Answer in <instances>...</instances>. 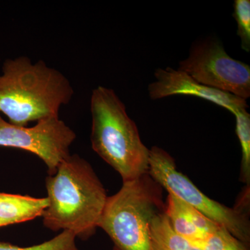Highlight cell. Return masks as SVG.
Listing matches in <instances>:
<instances>
[{
    "instance_id": "obj_1",
    "label": "cell",
    "mask_w": 250,
    "mask_h": 250,
    "mask_svg": "<svg viewBox=\"0 0 250 250\" xmlns=\"http://www.w3.org/2000/svg\"><path fill=\"white\" fill-rule=\"evenodd\" d=\"M49 205L42 216L46 228L71 231L85 241L99 227L108 196L92 166L75 154L46 178Z\"/></svg>"
},
{
    "instance_id": "obj_2",
    "label": "cell",
    "mask_w": 250,
    "mask_h": 250,
    "mask_svg": "<svg viewBox=\"0 0 250 250\" xmlns=\"http://www.w3.org/2000/svg\"><path fill=\"white\" fill-rule=\"evenodd\" d=\"M74 90L63 75L45 62L33 63L21 57L7 59L0 75V113L9 123L27 126L31 122L59 118V110L70 103Z\"/></svg>"
},
{
    "instance_id": "obj_3",
    "label": "cell",
    "mask_w": 250,
    "mask_h": 250,
    "mask_svg": "<svg viewBox=\"0 0 250 250\" xmlns=\"http://www.w3.org/2000/svg\"><path fill=\"white\" fill-rule=\"evenodd\" d=\"M90 112L93 150L119 173L123 182L147 174L149 149L114 90L104 86L94 89Z\"/></svg>"
},
{
    "instance_id": "obj_4",
    "label": "cell",
    "mask_w": 250,
    "mask_h": 250,
    "mask_svg": "<svg viewBox=\"0 0 250 250\" xmlns=\"http://www.w3.org/2000/svg\"><path fill=\"white\" fill-rule=\"evenodd\" d=\"M162 187L149 176L123 182L108 197L98 228L103 229L117 250H150V226L164 211Z\"/></svg>"
},
{
    "instance_id": "obj_5",
    "label": "cell",
    "mask_w": 250,
    "mask_h": 250,
    "mask_svg": "<svg viewBox=\"0 0 250 250\" xmlns=\"http://www.w3.org/2000/svg\"><path fill=\"white\" fill-rule=\"evenodd\" d=\"M148 174L168 193L201 212L249 246L250 225L244 212L237 207L229 208L207 197L177 170L173 158L164 149L158 147L149 149Z\"/></svg>"
},
{
    "instance_id": "obj_6",
    "label": "cell",
    "mask_w": 250,
    "mask_h": 250,
    "mask_svg": "<svg viewBox=\"0 0 250 250\" xmlns=\"http://www.w3.org/2000/svg\"><path fill=\"white\" fill-rule=\"evenodd\" d=\"M178 69L210 88L245 100L250 97V65L231 58L213 38L194 43Z\"/></svg>"
},
{
    "instance_id": "obj_7",
    "label": "cell",
    "mask_w": 250,
    "mask_h": 250,
    "mask_svg": "<svg viewBox=\"0 0 250 250\" xmlns=\"http://www.w3.org/2000/svg\"><path fill=\"white\" fill-rule=\"evenodd\" d=\"M76 134L59 118L37 122L35 126H16L0 116V147L17 148L36 154L54 175L62 160L70 156Z\"/></svg>"
},
{
    "instance_id": "obj_8",
    "label": "cell",
    "mask_w": 250,
    "mask_h": 250,
    "mask_svg": "<svg viewBox=\"0 0 250 250\" xmlns=\"http://www.w3.org/2000/svg\"><path fill=\"white\" fill-rule=\"evenodd\" d=\"M155 82L148 86L152 100H159L175 95H187L204 99L221 106L234 114L236 111L247 109L246 100L239 97L210 88L194 80L187 72L171 67L159 68L154 73Z\"/></svg>"
},
{
    "instance_id": "obj_9",
    "label": "cell",
    "mask_w": 250,
    "mask_h": 250,
    "mask_svg": "<svg viewBox=\"0 0 250 250\" xmlns=\"http://www.w3.org/2000/svg\"><path fill=\"white\" fill-rule=\"evenodd\" d=\"M49 200L0 192V223L4 227L42 216Z\"/></svg>"
},
{
    "instance_id": "obj_10",
    "label": "cell",
    "mask_w": 250,
    "mask_h": 250,
    "mask_svg": "<svg viewBox=\"0 0 250 250\" xmlns=\"http://www.w3.org/2000/svg\"><path fill=\"white\" fill-rule=\"evenodd\" d=\"M164 212L174 232L187 241L202 246L207 238L192 223L183 202L168 193Z\"/></svg>"
},
{
    "instance_id": "obj_11",
    "label": "cell",
    "mask_w": 250,
    "mask_h": 250,
    "mask_svg": "<svg viewBox=\"0 0 250 250\" xmlns=\"http://www.w3.org/2000/svg\"><path fill=\"white\" fill-rule=\"evenodd\" d=\"M150 250H202V248L174 232L163 211L151 224Z\"/></svg>"
},
{
    "instance_id": "obj_12",
    "label": "cell",
    "mask_w": 250,
    "mask_h": 250,
    "mask_svg": "<svg viewBox=\"0 0 250 250\" xmlns=\"http://www.w3.org/2000/svg\"><path fill=\"white\" fill-rule=\"evenodd\" d=\"M236 118V132L241 147V180L250 183V115L246 109L239 110L233 114Z\"/></svg>"
},
{
    "instance_id": "obj_13",
    "label": "cell",
    "mask_w": 250,
    "mask_h": 250,
    "mask_svg": "<svg viewBox=\"0 0 250 250\" xmlns=\"http://www.w3.org/2000/svg\"><path fill=\"white\" fill-rule=\"evenodd\" d=\"M76 238L71 231H62L58 236L48 241L26 248L0 241V250H80L75 243Z\"/></svg>"
},
{
    "instance_id": "obj_14",
    "label": "cell",
    "mask_w": 250,
    "mask_h": 250,
    "mask_svg": "<svg viewBox=\"0 0 250 250\" xmlns=\"http://www.w3.org/2000/svg\"><path fill=\"white\" fill-rule=\"evenodd\" d=\"M202 250H250L249 246L233 236L228 230L219 227L201 246Z\"/></svg>"
},
{
    "instance_id": "obj_15",
    "label": "cell",
    "mask_w": 250,
    "mask_h": 250,
    "mask_svg": "<svg viewBox=\"0 0 250 250\" xmlns=\"http://www.w3.org/2000/svg\"><path fill=\"white\" fill-rule=\"evenodd\" d=\"M233 16L236 20L237 35L241 39V48L247 52L250 51V1L235 0Z\"/></svg>"
},
{
    "instance_id": "obj_16",
    "label": "cell",
    "mask_w": 250,
    "mask_h": 250,
    "mask_svg": "<svg viewBox=\"0 0 250 250\" xmlns=\"http://www.w3.org/2000/svg\"><path fill=\"white\" fill-rule=\"evenodd\" d=\"M4 227V225H2V223H0V228H2Z\"/></svg>"
},
{
    "instance_id": "obj_17",
    "label": "cell",
    "mask_w": 250,
    "mask_h": 250,
    "mask_svg": "<svg viewBox=\"0 0 250 250\" xmlns=\"http://www.w3.org/2000/svg\"><path fill=\"white\" fill-rule=\"evenodd\" d=\"M114 250H117L115 249Z\"/></svg>"
}]
</instances>
